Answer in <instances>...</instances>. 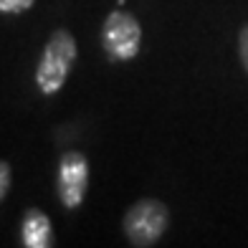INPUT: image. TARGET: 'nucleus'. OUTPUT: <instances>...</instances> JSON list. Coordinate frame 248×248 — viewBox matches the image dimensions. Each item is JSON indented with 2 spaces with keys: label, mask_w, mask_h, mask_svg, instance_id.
<instances>
[{
  "label": "nucleus",
  "mask_w": 248,
  "mask_h": 248,
  "mask_svg": "<svg viewBox=\"0 0 248 248\" xmlns=\"http://www.w3.org/2000/svg\"><path fill=\"white\" fill-rule=\"evenodd\" d=\"M8 187H10V167L8 162H0V200L5 198Z\"/></svg>",
  "instance_id": "obj_8"
},
{
  "label": "nucleus",
  "mask_w": 248,
  "mask_h": 248,
  "mask_svg": "<svg viewBox=\"0 0 248 248\" xmlns=\"http://www.w3.org/2000/svg\"><path fill=\"white\" fill-rule=\"evenodd\" d=\"M167 223H170V213L162 202L155 198H142L124 216V235L132 246L147 248L165 235Z\"/></svg>",
  "instance_id": "obj_2"
},
{
  "label": "nucleus",
  "mask_w": 248,
  "mask_h": 248,
  "mask_svg": "<svg viewBox=\"0 0 248 248\" xmlns=\"http://www.w3.org/2000/svg\"><path fill=\"white\" fill-rule=\"evenodd\" d=\"M101 46L111 61H132L142 48V28L137 18L124 10H111L101 26Z\"/></svg>",
  "instance_id": "obj_3"
},
{
  "label": "nucleus",
  "mask_w": 248,
  "mask_h": 248,
  "mask_svg": "<svg viewBox=\"0 0 248 248\" xmlns=\"http://www.w3.org/2000/svg\"><path fill=\"white\" fill-rule=\"evenodd\" d=\"M238 56H241V66H243V71L248 74V23L241 28L238 33Z\"/></svg>",
  "instance_id": "obj_7"
},
{
  "label": "nucleus",
  "mask_w": 248,
  "mask_h": 248,
  "mask_svg": "<svg viewBox=\"0 0 248 248\" xmlns=\"http://www.w3.org/2000/svg\"><path fill=\"white\" fill-rule=\"evenodd\" d=\"M33 3H36V0H0V13L18 16V13H26Z\"/></svg>",
  "instance_id": "obj_6"
},
{
  "label": "nucleus",
  "mask_w": 248,
  "mask_h": 248,
  "mask_svg": "<svg viewBox=\"0 0 248 248\" xmlns=\"http://www.w3.org/2000/svg\"><path fill=\"white\" fill-rule=\"evenodd\" d=\"M59 200L63 208L76 210L89 187V165L81 152H66L59 162Z\"/></svg>",
  "instance_id": "obj_4"
},
{
  "label": "nucleus",
  "mask_w": 248,
  "mask_h": 248,
  "mask_svg": "<svg viewBox=\"0 0 248 248\" xmlns=\"http://www.w3.org/2000/svg\"><path fill=\"white\" fill-rule=\"evenodd\" d=\"M20 241L26 248H48L53 246V228L51 220L43 210L31 208L23 216V225H20Z\"/></svg>",
  "instance_id": "obj_5"
},
{
  "label": "nucleus",
  "mask_w": 248,
  "mask_h": 248,
  "mask_svg": "<svg viewBox=\"0 0 248 248\" xmlns=\"http://www.w3.org/2000/svg\"><path fill=\"white\" fill-rule=\"evenodd\" d=\"M76 61V41L69 31H56L46 43L36 71V86L43 96H53L69 78V71Z\"/></svg>",
  "instance_id": "obj_1"
}]
</instances>
